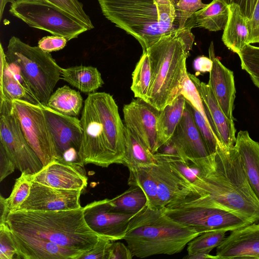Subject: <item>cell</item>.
<instances>
[{
    "mask_svg": "<svg viewBox=\"0 0 259 259\" xmlns=\"http://www.w3.org/2000/svg\"><path fill=\"white\" fill-rule=\"evenodd\" d=\"M59 9L88 30L94 28L90 16L83 10L82 4L78 0H43Z\"/></svg>",
    "mask_w": 259,
    "mask_h": 259,
    "instance_id": "cell-35",
    "label": "cell"
},
{
    "mask_svg": "<svg viewBox=\"0 0 259 259\" xmlns=\"http://www.w3.org/2000/svg\"><path fill=\"white\" fill-rule=\"evenodd\" d=\"M186 98L179 95L171 103L160 110L157 120V133L159 147L172 137L182 117Z\"/></svg>",
    "mask_w": 259,
    "mask_h": 259,
    "instance_id": "cell-29",
    "label": "cell"
},
{
    "mask_svg": "<svg viewBox=\"0 0 259 259\" xmlns=\"http://www.w3.org/2000/svg\"><path fill=\"white\" fill-rule=\"evenodd\" d=\"M209 55L212 61V66L209 72L208 84L225 115L229 120L234 121L233 111L236 89L233 72L215 57L212 41L209 48Z\"/></svg>",
    "mask_w": 259,
    "mask_h": 259,
    "instance_id": "cell-20",
    "label": "cell"
},
{
    "mask_svg": "<svg viewBox=\"0 0 259 259\" xmlns=\"http://www.w3.org/2000/svg\"><path fill=\"white\" fill-rule=\"evenodd\" d=\"M190 107L192 115L207 150L210 154L215 152L218 142L220 141L210 127L208 122L202 114L189 101L186 100Z\"/></svg>",
    "mask_w": 259,
    "mask_h": 259,
    "instance_id": "cell-37",
    "label": "cell"
},
{
    "mask_svg": "<svg viewBox=\"0 0 259 259\" xmlns=\"http://www.w3.org/2000/svg\"><path fill=\"white\" fill-rule=\"evenodd\" d=\"M228 5L239 6L242 13L249 20L252 17L257 0H224Z\"/></svg>",
    "mask_w": 259,
    "mask_h": 259,
    "instance_id": "cell-47",
    "label": "cell"
},
{
    "mask_svg": "<svg viewBox=\"0 0 259 259\" xmlns=\"http://www.w3.org/2000/svg\"><path fill=\"white\" fill-rule=\"evenodd\" d=\"M181 94L197 108L207 120L199 94L195 84L189 77L188 72L183 82Z\"/></svg>",
    "mask_w": 259,
    "mask_h": 259,
    "instance_id": "cell-41",
    "label": "cell"
},
{
    "mask_svg": "<svg viewBox=\"0 0 259 259\" xmlns=\"http://www.w3.org/2000/svg\"><path fill=\"white\" fill-rule=\"evenodd\" d=\"M154 165L129 170L128 185L130 186H137L143 190L147 198V206L153 209H160Z\"/></svg>",
    "mask_w": 259,
    "mask_h": 259,
    "instance_id": "cell-31",
    "label": "cell"
},
{
    "mask_svg": "<svg viewBox=\"0 0 259 259\" xmlns=\"http://www.w3.org/2000/svg\"><path fill=\"white\" fill-rule=\"evenodd\" d=\"M81 162L107 167L122 164L125 155L124 125L113 97L105 92L89 94L80 118Z\"/></svg>",
    "mask_w": 259,
    "mask_h": 259,
    "instance_id": "cell-2",
    "label": "cell"
},
{
    "mask_svg": "<svg viewBox=\"0 0 259 259\" xmlns=\"http://www.w3.org/2000/svg\"><path fill=\"white\" fill-rule=\"evenodd\" d=\"M193 65L196 75H198L201 73L209 72L212 68V61L209 57L199 56L195 59Z\"/></svg>",
    "mask_w": 259,
    "mask_h": 259,
    "instance_id": "cell-48",
    "label": "cell"
},
{
    "mask_svg": "<svg viewBox=\"0 0 259 259\" xmlns=\"http://www.w3.org/2000/svg\"><path fill=\"white\" fill-rule=\"evenodd\" d=\"M207 4L202 0H178L175 4L178 28H183L193 20L195 12Z\"/></svg>",
    "mask_w": 259,
    "mask_h": 259,
    "instance_id": "cell-38",
    "label": "cell"
},
{
    "mask_svg": "<svg viewBox=\"0 0 259 259\" xmlns=\"http://www.w3.org/2000/svg\"><path fill=\"white\" fill-rule=\"evenodd\" d=\"M133 257L128 246L120 242H112L108 259H131Z\"/></svg>",
    "mask_w": 259,
    "mask_h": 259,
    "instance_id": "cell-45",
    "label": "cell"
},
{
    "mask_svg": "<svg viewBox=\"0 0 259 259\" xmlns=\"http://www.w3.org/2000/svg\"><path fill=\"white\" fill-rule=\"evenodd\" d=\"M223 231H212L202 233L187 244L188 255L199 252H210L220 245L226 237Z\"/></svg>",
    "mask_w": 259,
    "mask_h": 259,
    "instance_id": "cell-34",
    "label": "cell"
},
{
    "mask_svg": "<svg viewBox=\"0 0 259 259\" xmlns=\"http://www.w3.org/2000/svg\"><path fill=\"white\" fill-rule=\"evenodd\" d=\"M125 155L123 164L129 170L156 164L153 154L140 139L124 125Z\"/></svg>",
    "mask_w": 259,
    "mask_h": 259,
    "instance_id": "cell-27",
    "label": "cell"
},
{
    "mask_svg": "<svg viewBox=\"0 0 259 259\" xmlns=\"http://www.w3.org/2000/svg\"><path fill=\"white\" fill-rule=\"evenodd\" d=\"M250 77L253 84L259 89V77L250 75Z\"/></svg>",
    "mask_w": 259,
    "mask_h": 259,
    "instance_id": "cell-52",
    "label": "cell"
},
{
    "mask_svg": "<svg viewBox=\"0 0 259 259\" xmlns=\"http://www.w3.org/2000/svg\"><path fill=\"white\" fill-rule=\"evenodd\" d=\"M199 196L208 205L259 223V199L250 186L234 147L218 142L204 162Z\"/></svg>",
    "mask_w": 259,
    "mask_h": 259,
    "instance_id": "cell-1",
    "label": "cell"
},
{
    "mask_svg": "<svg viewBox=\"0 0 259 259\" xmlns=\"http://www.w3.org/2000/svg\"><path fill=\"white\" fill-rule=\"evenodd\" d=\"M15 168V163L0 145V182L13 173Z\"/></svg>",
    "mask_w": 259,
    "mask_h": 259,
    "instance_id": "cell-44",
    "label": "cell"
},
{
    "mask_svg": "<svg viewBox=\"0 0 259 259\" xmlns=\"http://www.w3.org/2000/svg\"><path fill=\"white\" fill-rule=\"evenodd\" d=\"M184 258L187 259H216L215 255H212L210 254L209 253L206 252H199L192 255H187Z\"/></svg>",
    "mask_w": 259,
    "mask_h": 259,
    "instance_id": "cell-50",
    "label": "cell"
},
{
    "mask_svg": "<svg viewBox=\"0 0 259 259\" xmlns=\"http://www.w3.org/2000/svg\"><path fill=\"white\" fill-rule=\"evenodd\" d=\"M200 234L171 219L163 208L146 206L130 220L123 239L134 257L145 258L179 253Z\"/></svg>",
    "mask_w": 259,
    "mask_h": 259,
    "instance_id": "cell-6",
    "label": "cell"
},
{
    "mask_svg": "<svg viewBox=\"0 0 259 259\" xmlns=\"http://www.w3.org/2000/svg\"><path fill=\"white\" fill-rule=\"evenodd\" d=\"M8 62L15 66L41 105L47 106L61 78V67L50 53L31 46L16 36L9 39L5 52Z\"/></svg>",
    "mask_w": 259,
    "mask_h": 259,
    "instance_id": "cell-7",
    "label": "cell"
},
{
    "mask_svg": "<svg viewBox=\"0 0 259 259\" xmlns=\"http://www.w3.org/2000/svg\"><path fill=\"white\" fill-rule=\"evenodd\" d=\"M195 84L217 131L219 141L226 147L234 146L236 132L234 121L229 120L220 107L208 84L200 81L196 75L188 72Z\"/></svg>",
    "mask_w": 259,
    "mask_h": 259,
    "instance_id": "cell-22",
    "label": "cell"
},
{
    "mask_svg": "<svg viewBox=\"0 0 259 259\" xmlns=\"http://www.w3.org/2000/svg\"><path fill=\"white\" fill-rule=\"evenodd\" d=\"M170 139L179 148L185 160H199L210 155L195 124L186 99L182 117Z\"/></svg>",
    "mask_w": 259,
    "mask_h": 259,
    "instance_id": "cell-21",
    "label": "cell"
},
{
    "mask_svg": "<svg viewBox=\"0 0 259 259\" xmlns=\"http://www.w3.org/2000/svg\"><path fill=\"white\" fill-rule=\"evenodd\" d=\"M20 259L12 232L7 223L0 224V259Z\"/></svg>",
    "mask_w": 259,
    "mask_h": 259,
    "instance_id": "cell-40",
    "label": "cell"
},
{
    "mask_svg": "<svg viewBox=\"0 0 259 259\" xmlns=\"http://www.w3.org/2000/svg\"><path fill=\"white\" fill-rule=\"evenodd\" d=\"M229 13V5L224 0H213L194 13L195 27L203 28L210 31L224 30Z\"/></svg>",
    "mask_w": 259,
    "mask_h": 259,
    "instance_id": "cell-28",
    "label": "cell"
},
{
    "mask_svg": "<svg viewBox=\"0 0 259 259\" xmlns=\"http://www.w3.org/2000/svg\"><path fill=\"white\" fill-rule=\"evenodd\" d=\"M216 259H259V223L231 232L217 247Z\"/></svg>",
    "mask_w": 259,
    "mask_h": 259,
    "instance_id": "cell-17",
    "label": "cell"
},
{
    "mask_svg": "<svg viewBox=\"0 0 259 259\" xmlns=\"http://www.w3.org/2000/svg\"><path fill=\"white\" fill-rule=\"evenodd\" d=\"M10 212L7 203L6 198L0 196V224L6 223L8 214Z\"/></svg>",
    "mask_w": 259,
    "mask_h": 259,
    "instance_id": "cell-49",
    "label": "cell"
},
{
    "mask_svg": "<svg viewBox=\"0 0 259 259\" xmlns=\"http://www.w3.org/2000/svg\"><path fill=\"white\" fill-rule=\"evenodd\" d=\"M194 26L190 22L185 27L166 34L146 51L151 71L146 102L159 110L181 94L188 72L186 61L194 40L191 32Z\"/></svg>",
    "mask_w": 259,
    "mask_h": 259,
    "instance_id": "cell-3",
    "label": "cell"
},
{
    "mask_svg": "<svg viewBox=\"0 0 259 259\" xmlns=\"http://www.w3.org/2000/svg\"><path fill=\"white\" fill-rule=\"evenodd\" d=\"M41 106L54 142L56 159L83 166L79 156L82 137L80 120Z\"/></svg>",
    "mask_w": 259,
    "mask_h": 259,
    "instance_id": "cell-12",
    "label": "cell"
},
{
    "mask_svg": "<svg viewBox=\"0 0 259 259\" xmlns=\"http://www.w3.org/2000/svg\"><path fill=\"white\" fill-rule=\"evenodd\" d=\"M6 223L17 233L84 252L92 249L102 238L87 225L82 207L60 211H10Z\"/></svg>",
    "mask_w": 259,
    "mask_h": 259,
    "instance_id": "cell-4",
    "label": "cell"
},
{
    "mask_svg": "<svg viewBox=\"0 0 259 259\" xmlns=\"http://www.w3.org/2000/svg\"><path fill=\"white\" fill-rule=\"evenodd\" d=\"M10 13L29 27L46 31L68 41L88 30L68 15L43 0H16Z\"/></svg>",
    "mask_w": 259,
    "mask_h": 259,
    "instance_id": "cell-9",
    "label": "cell"
},
{
    "mask_svg": "<svg viewBox=\"0 0 259 259\" xmlns=\"http://www.w3.org/2000/svg\"><path fill=\"white\" fill-rule=\"evenodd\" d=\"M82 191L52 188L33 182L30 192L17 210L60 211L81 207Z\"/></svg>",
    "mask_w": 259,
    "mask_h": 259,
    "instance_id": "cell-15",
    "label": "cell"
},
{
    "mask_svg": "<svg viewBox=\"0 0 259 259\" xmlns=\"http://www.w3.org/2000/svg\"><path fill=\"white\" fill-rule=\"evenodd\" d=\"M171 219L201 234L212 231H232L251 223L232 213L210 206L199 195L163 208Z\"/></svg>",
    "mask_w": 259,
    "mask_h": 259,
    "instance_id": "cell-8",
    "label": "cell"
},
{
    "mask_svg": "<svg viewBox=\"0 0 259 259\" xmlns=\"http://www.w3.org/2000/svg\"><path fill=\"white\" fill-rule=\"evenodd\" d=\"M174 1L176 2V3H177L178 0H174Z\"/></svg>",
    "mask_w": 259,
    "mask_h": 259,
    "instance_id": "cell-53",
    "label": "cell"
},
{
    "mask_svg": "<svg viewBox=\"0 0 259 259\" xmlns=\"http://www.w3.org/2000/svg\"><path fill=\"white\" fill-rule=\"evenodd\" d=\"M104 16L133 36L143 51L179 29L174 0H98Z\"/></svg>",
    "mask_w": 259,
    "mask_h": 259,
    "instance_id": "cell-5",
    "label": "cell"
},
{
    "mask_svg": "<svg viewBox=\"0 0 259 259\" xmlns=\"http://www.w3.org/2000/svg\"><path fill=\"white\" fill-rule=\"evenodd\" d=\"M82 102L79 92L64 85L52 94L47 106L63 114L76 116L82 107Z\"/></svg>",
    "mask_w": 259,
    "mask_h": 259,
    "instance_id": "cell-30",
    "label": "cell"
},
{
    "mask_svg": "<svg viewBox=\"0 0 259 259\" xmlns=\"http://www.w3.org/2000/svg\"><path fill=\"white\" fill-rule=\"evenodd\" d=\"M250 28L249 44L259 43V0H257L250 19L248 20Z\"/></svg>",
    "mask_w": 259,
    "mask_h": 259,
    "instance_id": "cell-46",
    "label": "cell"
},
{
    "mask_svg": "<svg viewBox=\"0 0 259 259\" xmlns=\"http://www.w3.org/2000/svg\"><path fill=\"white\" fill-rule=\"evenodd\" d=\"M238 55L242 69L249 75L259 77V47L247 45Z\"/></svg>",
    "mask_w": 259,
    "mask_h": 259,
    "instance_id": "cell-39",
    "label": "cell"
},
{
    "mask_svg": "<svg viewBox=\"0 0 259 259\" xmlns=\"http://www.w3.org/2000/svg\"><path fill=\"white\" fill-rule=\"evenodd\" d=\"M11 232L20 258L78 259L84 253L41 238L22 235L12 230Z\"/></svg>",
    "mask_w": 259,
    "mask_h": 259,
    "instance_id": "cell-19",
    "label": "cell"
},
{
    "mask_svg": "<svg viewBox=\"0 0 259 259\" xmlns=\"http://www.w3.org/2000/svg\"><path fill=\"white\" fill-rule=\"evenodd\" d=\"M151 78V65L149 56L147 51H143L132 74L133 80L131 89L136 98L147 101Z\"/></svg>",
    "mask_w": 259,
    "mask_h": 259,
    "instance_id": "cell-33",
    "label": "cell"
},
{
    "mask_svg": "<svg viewBox=\"0 0 259 259\" xmlns=\"http://www.w3.org/2000/svg\"><path fill=\"white\" fill-rule=\"evenodd\" d=\"M112 242L106 238H101L92 249L83 253L78 259H108Z\"/></svg>",
    "mask_w": 259,
    "mask_h": 259,
    "instance_id": "cell-42",
    "label": "cell"
},
{
    "mask_svg": "<svg viewBox=\"0 0 259 259\" xmlns=\"http://www.w3.org/2000/svg\"><path fill=\"white\" fill-rule=\"evenodd\" d=\"M155 160L156 164L154 165V170L157 183L160 209L195 195L191 187L173 169L168 162L158 159Z\"/></svg>",
    "mask_w": 259,
    "mask_h": 259,
    "instance_id": "cell-18",
    "label": "cell"
},
{
    "mask_svg": "<svg viewBox=\"0 0 259 259\" xmlns=\"http://www.w3.org/2000/svg\"><path fill=\"white\" fill-rule=\"evenodd\" d=\"M0 56L1 101L22 100L41 105L33 95L18 69L8 62L2 44H0Z\"/></svg>",
    "mask_w": 259,
    "mask_h": 259,
    "instance_id": "cell-23",
    "label": "cell"
},
{
    "mask_svg": "<svg viewBox=\"0 0 259 259\" xmlns=\"http://www.w3.org/2000/svg\"><path fill=\"white\" fill-rule=\"evenodd\" d=\"M160 110L144 100L137 98L123 106L125 126L155 153L159 147L157 120Z\"/></svg>",
    "mask_w": 259,
    "mask_h": 259,
    "instance_id": "cell-14",
    "label": "cell"
},
{
    "mask_svg": "<svg viewBox=\"0 0 259 259\" xmlns=\"http://www.w3.org/2000/svg\"><path fill=\"white\" fill-rule=\"evenodd\" d=\"M229 16L222 39L224 45L237 55L249 44V19L236 4L229 5Z\"/></svg>",
    "mask_w": 259,
    "mask_h": 259,
    "instance_id": "cell-25",
    "label": "cell"
},
{
    "mask_svg": "<svg viewBox=\"0 0 259 259\" xmlns=\"http://www.w3.org/2000/svg\"><path fill=\"white\" fill-rule=\"evenodd\" d=\"M234 147L239 154L248 183L259 199V143L252 140L247 131H240Z\"/></svg>",
    "mask_w": 259,
    "mask_h": 259,
    "instance_id": "cell-24",
    "label": "cell"
},
{
    "mask_svg": "<svg viewBox=\"0 0 259 259\" xmlns=\"http://www.w3.org/2000/svg\"><path fill=\"white\" fill-rule=\"evenodd\" d=\"M67 39L58 35L47 36L38 42V47L42 51L51 53L63 49L66 45Z\"/></svg>",
    "mask_w": 259,
    "mask_h": 259,
    "instance_id": "cell-43",
    "label": "cell"
},
{
    "mask_svg": "<svg viewBox=\"0 0 259 259\" xmlns=\"http://www.w3.org/2000/svg\"><path fill=\"white\" fill-rule=\"evenodd\" d=\"M0 145L21 173L34 175L43 166L27 142L12 101H1Z\"/></svg>",
    "mask_w": 259,
    "mask_h": 259,
    "instance_id": "cell-10",
    "label": "cell"
},
{
    "mask_svg": "<svg viewBox=\"0 0 259 259\" xmlns=\"http://www.w3.org/2000/svg\"><path fill=\"white\" fill-rule=\"evenodd\" d=\"M33 182L52 188L82 191L88 178L83 166L55 159L32 175Z\"/></svg>",
    "mask_w": 259,
    "mask_h": 259,
    "instance_id": "cell-16",
    "label": "cell"
},
{
    "mask_svg": "<svg viewBox=\"0 0 259 259\" xmlns=\"http://www.w3.org/2000/svg\"><path fill=\"white\" fill-rule=\"evenodd\" d=\"M117 210L136 214L147 204V198L143 190L137 186H130L123 193L110 199Z\"/></svg>",
    "mask_w": 259,
    "mask_h": 259,
    "instance_id": "cell-32",
    "label": "cell"
},
{
    "mask_svg": "<svg viewBox=\"0 0 259 259\" xmlns=\"http://www.w3.org/2000/svg\"><path fill=\"white\" fill-rule=\"evenodd\" d=\"M61 78L80 92L95 93L104 84L101 74L96 67L82 65L63 68Z\"/></svg>",
    "mask_w": 259,
    "mask_h": 259,
    "instance_id": "cell-26",
    "label": "cell"
},
{
    "mask_svg": "<svg viewBox=\"0 0 259 259\" xmlns=\"http://www.w3.org/2000/svg\"><path fill=\"white\" fill-rule=\"evenodd\" d=\"M32 183V175L21 173L20 177L16 180L10 195L6 198L10 211L17 210L27 199Z\"/></svg>",
    "mask_w": 259,
    "mask_h": 259,
    "instance_id": "cell-36",
    "label": "cell"
},
{
    "mask_svg": "<svg viewBox=\"0 0 259 259\" xmlns=\"http://www.w3.org/2000/svg\"><path fill=\"white\" fill-rule=\"evenodd\" d=\"M12 102L23 134L43 167L56 159L54 142L41 105L22 100Z\"/></svg>",
    "mask_w": 259,
    "mask_h": 259,
    "instance_id": "cell-11",
    "label": "cell"
},
{
    "mask_svg": "<svg viewBox=\"0 0 259 259\" xmlns=\"http://www.w3.org/2000/svg\"><path fill=\"white\" fill-rule=\"evenodd\" d=\"M83 209L89 227L100 236L113 242L123 239L130 220L136 214L117 210L109 199L92 202Z\"/></svg>",
    "mask_w": 259,
    "mask_h": 259,
    "instance_id": "cell-13",
    "label": "cell"
},
{
    "mask_svg": "<svg viewBox=\"0 0 259 259\" xmlns=\"http://www.w3.org/2000/svg\"><path fill=\"white\" fill-rule=\"evenodd\" d=\"M16 0H0V19L3 17L4 9L8 3L13 4Z\"/></svg>",
    "mask_w": 259,
    "mask_h": 259,
    "instance_id": "cell-51",
    "label": "cell"
}]
</instances>
